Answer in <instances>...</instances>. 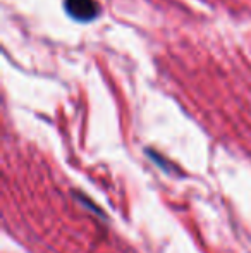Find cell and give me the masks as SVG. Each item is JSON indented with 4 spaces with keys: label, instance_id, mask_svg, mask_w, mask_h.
I'll return each mask as SVG.
<instances>
[{
    "label": "cell",
    "instance_id": "obj_1",
    "mask_svg": "<svg viewBox=\"0 0 251 253\" xmlns=\"http://www.w3.org/2000/svg\"><path fill=\"white\" fill-rule=\"evenodd\" d=\"M66 12L79 23H90L98 16V3L95 0H64Z\"/></svg>",
    "mask_w": 251,
    "mask_h": 253
}]
</instances>
